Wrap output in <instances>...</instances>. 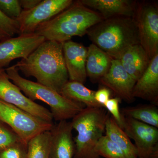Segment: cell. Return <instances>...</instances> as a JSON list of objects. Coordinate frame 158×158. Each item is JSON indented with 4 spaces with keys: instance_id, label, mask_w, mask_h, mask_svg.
I'll return each mask as SVG.
<instances>
[{
    "instance_id": "1",
    "label": "cell",
    "mask_w": 158,
    "mask_h": 158,
    "mask_svg": "<svg viewBox=\"0 0 158 158\" xmlns=\"http://www.w3.org/2000/svg\"><path fill=\"white\" fill-rule=\"evenodd\" d=\"M26 77L58 93L69 81L63 53V43L45 40L26 59L13 65Z\"/></svg>"
},
{
    "instance_id": "2",
    "label": "cell",
    "mask_w": 158,
    "mask_h": 158,
    "mask_svg": "<svg viewBox=\"0 0 158 158\" xmlns=\"http://www.w3.org/2000/svg\"><path fill=\"white\" fill-rule=\"evenodd\" d=\"M103 20L97 11L77 1L50 20L40 25L34 33L45 40L63 43L74 36L83 37L91 27Z\"/></svg>"
},
{
    "instance_id": "3",
    "label": "cell",
    "mask_w": 158,
    "mask_h": 158,
    "mask_svg": "<svg viewBox=\"0 0 158 158\" xmlns=\"http://www.w3.org/2000/svg\"><path fill=\"white\" fill-rule=\"evenodd\" d=\"M87 34L92 44L114 59L119 60L130 48L140 44L134 18L103 20L91 27Z\"/></svg>"
},
{
    "instance_id": "4",
    "label": "cell",
    "mask_w": 158,
    "mask_h": 158,
    "mask_svg": "<svg viewBox=\"0 0 158 158\" xmlns=\"http://www.w3.org/2000/svg\"><path fill=\"white\" fill-rule=\"evenodd\" d=\"M12 83L32 101H41L49 106L53 119L57 121L67 120L74 117L85 106L73 101L48 87L21 76L13 65L5 69Z\"/></svg>"
},
{
    "instance_id": "5",
    "label": "cell",
    "mask_w": 158,
    "mask_h": 158,
    "mask_svg": "<svg viewBox=\"0 0 158 158\" xmlns=\"http://www.w3.org/2000/svg\"><path fill=\"white\" fill-rule=\"evenodd\" d=\"M104 107H85L71 121L77 135L73 138L75 151L73 158H100L94 148L105 132L110 113Z\"/></svg>"
},
{
    "instance_id": "6",
    "label": "cell",
    "mask_w": 158,
    "mask_h": 158,
    "mask_svg": "<svg viewBox=\"0 0 158 158\" xmlns=\"http://www.w3.org/2000/svg\"><path fill=\"white\" fill-rule=\"evenodd\" d=\"M0 120L9 126L27 144L40 133L51 131L54 125L53 123L36 117L1 100Z\"/></svg>"
},
{
    "instance_id": "7",
    "label": "cell",
    "mask_w": 158,
    "mask_h": 158,
    "mask_svg": "<svg viewBox=\"0 0 158 158\" xmlns=\"http://www.w3.org/2000/svg\"><path fill=\"white\" fill-rule=\"evenodd\" d=\"M134 19L139 42L152 59L158 54V5L155 1H137Z\"/></svg>"
},
{
    "instance_id": "8",
    "label": "cell",
    "mask_w": 158,
    "mask_h": 158,
    "mask_svg": "<svg viewBox=\"0 0 158 158\" xmlns=\"http://www.w3.org/2000/svg\"><path fill=\"white\" fill-rule=\"evenodd\" d=\"M123 131L135 141L138 158H158V128L123 116Z\"/></svg>"
},
{
    "instance_id": "9",
    "label": "cell",
    "mask_w": 158,
    "mask_h": 158,
    "mask_svg": "<svg viewBox=\"0 0 158 158\" xmlns=\"http://www.w3.org/2000/svg\"><path fill=\"white\" fill-rule=\"evenodd\" d=\"M73 2L72 0H44L34 9L23 10L17 19L20 35L34 34L40 25L50 20Z\"/></svg>"
},
{
    "instance_id": "10",
    "label": "cell",
    "mask_w": 158,
    "mask_h": 158,
    "mask_svg": "<svg viewBox=\"0 0 158 158\" xmlns=\"http://www.w3.org/2000/svg\"><path fill=\"white\" fill-rule=\"evenodd\" d=\"M0 100L45 121L53 123L51 111L24 94L10 81L5 69L0 72Z\"/></svg>"
},
{
    "instance_id": "11",
    "label": "cell",
    "mask_w": 158,
    "mask_h": 158,
    "mask_svg": "<svg viewBox=\"0 0 158 158\" xmlns=\"http://www.w3.org/2000/svg\"><path fill=\"white\" fill-rule=\"evenodd\" d=\"M45 40L42 36L34 33L0 41V66L4 68L14 59H26Z\"/></svg>"
},
{
    "instance_id": "12",
    "label": "cell",
    "mask_w": 158,
    "mask_h": 158,
    "mask_svg": "<svg viewBox=\"0 0 158 158\" xmlns=\"http://www.w3.org/2000/svg\"><path fill=\"white\" fill-rule=\"evenodd\" d=\"M135 80L126 71L118 59H113L110 70L99 83L128 103L135 101L133 90Z\"/></svg>"
},
{
    "instance_id": "13",
    "label": "cell",
    "mask_w": 158,
    "mask_h": 158,
    "mask_svg": "<svg viewBox=\"0 0 158 158\" xmlns=\"http://www.w3.org/2000/svg\"><path fill=\"white\" fill-rule=\"evenodd\" d=\"M88 48L83 44L68 40L63 43V53L69 81L84 84L87 80L86 70Z\"/></svg>"
},
{
    "instance_id": "14",
    "label": "cell",
    "mask_w": 158,
    "mask_h": 158,
    "mask_svg": "<svg viewBox=\"0 0 158 158\" xmlns=\"http://www.w3.org/2000/svg\"><path fill=\"white\" fill-rule=\"evenodd\" d=\"M71 122L63 120L54 125L49 158H73L75 146Z\"/></svg>"
},
{
    "instance_id": "15",
    "label": "cell",
    "mask_w": 158,
    "mask_h": 158,
    "mask_svg": "<svg viewBox=\"0 0 158 158\" xmlns=\"http://www.w3.org/2000/svg\"><path fill=\"white\" fill-rule=\"evenodd\" d=\"M79 2L89 9L97 11L103 20L112 18H134L137 1L133 0H80Z\"/></svg>"
},
{
    "instance_id": "16",
    "label": "cell",
    "mask_w": 158,
    "mask_h": 158,
    "mask_svg": "<svg viewBox=\"0 0 158 158\" xmlns=\"http://www.w3.org/2000/svg\"><path fill=\"white\" fill-rule=\"evenodd\" d=\"M133 96L158 104V54L151 60L147 69L137 81Z\"/></svg>"
},
{
    "instance_id": "17",
    "label": "cell",
    "mask_w": 158,
    "mask_h": 158,
    "mask_svg": "<svg viewBox=\"0 0 158 158\" xmlns=\"http://www.w3.org/2000/svg\"><path fill=\"white\" fill-rule=\"evenodd\" d=\"M113 59L103 51L91 44L88 48L86 59L87 77L92 83H99L110 70Z\"/></svg>"
},
{
    "instance_id": "18",
    "label": "cell",
    "mask_w": 158,
    "mask_h": 158,
    "mask_svg": "<svg viewBox=\"0 0 158 158\" xmlns=\"http://www.w3.org/2000/svg\"><path fill=\"white\" fill-rule=\"evenodd\" d=\"M151 60L139 44L130 48L119 60L126 71L137 81L147 69Z\"/></svg>"
},
{
    "instance_id": "19",
    "label": "cell",
    "mask_w": 158,
    "mask_h": 158,
    "mask_svg": "<svg viewBox=\"0 0 158 158\" xmlns=\"http://www.w3.org/2000/svg\"><path fill=\"white\" fill-rule=\"evenodd\" d=\"M105 133L106 135L120 148L126 158H138L135 144L132 143L126 133L110 115L106 120Z\"/></svg>"
},
{
    "instance_id": "20",
    "label": "cell",
    "mask_w": 158,
    "mask_h": 158,
    "mask_svg": "<svg viewBox=\"0 0 158 158\" xmlns=\"http://www.w3.org/2000/svg\"><path fill=\"white\" fill-rule=\"evenodd\" d=\"M95 91L88 89L80 82L69 81L63 86L60 94L73 101L81 103L86 107H103L94 98Z\"/></svg>"
},
{
    "instance_id": "21",
    "label": "cell",
    "mask_w": 158,
    "mask_h": 158,
    "mask_svg": "<svg viewBox=\"0 0 158 158\" xmlns=\"http://www.w3.org/2000/svg\"><path fill=\"white\" fill-rule=\"evenodd\" d=\"M122 115L158 128V109L154 105H138L122 108Z\"/></svg>"
},
{
    "instance_id": "22",
    "label": "cell",
    "mask_w": 158,
    "mask_h": 158,
    "mask_svg": "<svg viewBox=\"0 0 158 158\" xmlns=\"http://www.w3.org/2000/svg\"><path fill=\"white\" fill-rule=\"evenodd\" d=\"M52 134L45 131L31 138L27 144V158H49Z\"/></svg>"
},
{
    "instance_id": "23",
    "label": "cell",
    "mask_w": 158,
    "mask_h": 158,
    "mask_svg": "<svg viewBox=\"0 0 158 158\" xmlns=\"http://www.w3.org/2000/svg\"><path fill=\"white\" fill-rule=\"evenodd\" d=\"M94 151L100 157L105 158H126L120 148L106 135L103 136L99 139L95 146Z\"/></svg>"
},
{
    "instance_id": "24",
    "label": "cell",
    "mask_w": 158,
    "mask_h": 158,
    "mask_svg": "<svg viewBox=\"0 0 158 158\" xmlns=\"http://www.w3.org/2000/svg\"><path fill=\"white\" fill-rule=\"evenodd\" d=\"M20 35V26L17 19L10 18L0 10V41Z\"/></svg>"
},
{
    "instance_id": "25",
    "label": "cell",
    "mask_w": 158,
    "mask_h": 158,
    "mask_svg": "<svg viewBox=\"0 0 158 158\" xmlns=\"http://www.w3.org/2000/svg\"><path fill=\"white\" fill-rule=\"evenodd\" d=\"M20 141H23L17 134L9 126L0 120V151Z\"/></svg>"
},
{
    "instance_id": "26",
    "label": "cell",
    "mask_w": 158,
    "mask_h": 158,
    "mask_svg": "<svg viewBox=\"0 0 158 158\" xmlns=\"http://www.w3.org/2000/svg\"><path fill=\"white\" fill-rule=\"evenodd\" d=\"M27 144L18 142L0 151V158H27Z\"/></svg>"
},
{
    "instance_id": "27",
    "label": "cell",
    "mask_w": 158,
    "mask_h": 158,
    "mask_svg": "<svg viewBox=\"0 0 158 158\" xmlns=\"http://www.w3.org/2000/svg\"><path fill=\"white\" fill-rule=\"evenodd\" d=\"M0 10L8 17L17 19L22 11L18 0H0Z\"/></svg>"
},
{
    "instance_id": "28",
    "label": "cell",
    "mask_w": 158,
    "mask_h": 158,
    "mask_svg": "<svg viewBox=\"0 0 158 158\" xmlns=\"http://www.w3.org/2000/svg\"><path fill=\"white\" fill-rule=\"evenodd\" d=\"M121 100L117 97L110 98L105 104L104 108L112 115L111 116L118 125L123 129V116L120 113L119 108V103Z\"/></svg>"
},
{
    "instance_id": "29",
    "label": "cell",
    "mask_w": 158,
    "mask_h": 158,
    "mask_svg": "<svg viewBox=\"0 0 158 158\" xmlns=\"http://www.w3.org/2000/svg\"><path fill=\"white\" fill-rule=\"evenodd\" d=\"M112 91L109 88L104 87L95 91L94 98L96 102L104 107L105 104L110 99Z\"/></svg>"
},
{
    "instance_id": "30",
    "label": "cell",
    "mask_w": 158,
    "mask_h": 158,
    "mask_svg": "<svg viewBox=\"0 0 158 158\" xmlns=\"http://www.w3.org/2000/svg\"><path fill=\"white\" fill-rule=\"evenodd\" d=\"M41 0H20V4L23 10H29L34 9L39 5Z\"/></svg>"
},
{
    "instance_id": "31",
    "label": "cell",
    "mask_w": 158,
    "mask_h": 158,
    "mask_svg": "<svg viewBox=\"0 0 158 158\" xmlns=\"http://www.w3.org/2000/svg\"><path fill=\"white\" fill-rule=\"evenodd\" d=\"M4 69H5L0 66V72L4 70Z\"/></svg>"
},
{
    "instance_id": "32",
    "label": "cell",
    "mask_w": 158,
    "mask_h": 158,
    "mask_svg": "<svg viewBox=\"0 0 158 158\" xmlns=\"http://www.w3.org/2000/svg\"></svg>"
}]
</instances>
